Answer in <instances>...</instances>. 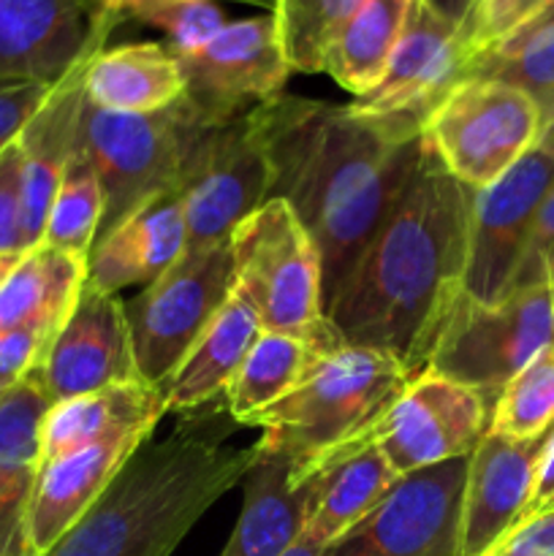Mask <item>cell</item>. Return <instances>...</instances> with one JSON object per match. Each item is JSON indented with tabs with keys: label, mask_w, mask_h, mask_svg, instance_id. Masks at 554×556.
Segmentation results:
<instances>
[{
	"label": "cell",
	"mask_w": 554,
	"mask_h": 556,
	"mask_svg": "<svg viewBox=\"0 0 554 556\" xmlns=\"http://www.w3.org/2000/svg\"><path fill=\"white\" fill-rule=\"evenodd\" d=\"M261 119L272 163L269 199L286 201L318 248L329 315L337 291L416 168L421 123L286 92L261 103Z\"/></svg>",
	"instance_id": "obj_1"
},
{
	"label": "cell",
	"mask_w": 554,
	"mask_h": 556,
	"mask_svg": "<svg viewBox=\"0 0 554 556\" xmlns=\"http://www.w3.org/2000/svg\"><path fill=\"white\" fill-rule=\"evenodd\" d=\"M473 190L427 144L329 307L342 345L373 348L424 372L429 342L467 264Z\"/></svg>",
	"instance_id": "obj_2"
},
{
	"label": "cell",
	"mask_w": 554,
	"mask_h": 556,
	"mask_svg": "<svg viewBox=\"0 0 554 556\" xmlns=\"http://www.w3.org/2000/svg\"><path fill=\"white\" fill-rule=\"evenodd\" d=\"M234 424L228 413L196 410L166 438L144 440L43 556H172L259 456L255 443H234Z\"/></svg>",
	"instance_id": "obj_3"
},
{
	"label": "cell",
	"mask_w": 554,
	"mask_h": 556,
	"mask_svg": "<svg viewBox=\"0 0 554 556\" xmlns=\"http://www.w3.org/2000/svg\"><path fill=\"white\" fill-rule=\"evenodd\" d=\"M413 378L416 375L391 353L342 345L293 394L248 427L264 429L255 440L261 448L291 456L315 472L335 454L373 438Z\"/></svg>",
	"instance_id": "obj_4"
},
{
	"label": "cell",
	"mask_w": 554,
	"mask_h": 556,
	"mask_svg": "<svg viewBox=\"0 0 554 556\" xmlns=\"http://www.w3.org/2000/svg\"><path fill=\"white\" fill-rule=\"evenodd\" d=\"M228 248L234 293L253 309L261 331L297 337L326 353L342 348L326 315L318 248L286 201L269 199L250 212Z\"/></svg>",
	"instance_id": "obj_5"
},
{
	"label": "cell",
	"mask_w": 554,
	"mask_h": 556,
	"mask_svg": "<svg viewBox=\"0 0 554 556\" xmlns=\"http://www.w3.org/2000/svg\"><path fill=\"white\" fill-rule=\"evenodd\" d=\"M210 117L185 96L174 106L152 114L106 112L85 98L79 147L101 179L103 217L98 239L123 226L158 195L177 190L190 144Z\"/></svg>",
	"instance_id": "obj_6"
},
{
	"label": "cell",
	"mask_w": 554,
	"mask_h": 556,
	"mask_svg": "<svg viewBox=\"0 0 554 556\" xmlns=\"http://www.w3.org/2000/svg\"><path fill=\"white\" fill-rule=\"evenodd\" d=\"M549 345H554V291L546 282L516 288L498 304L459 291L435 329L424 372L478 391L492 407L505 383Z\"/></svg>",
	"instance_id": "obj_7"
},
{
	"label": "cell",
	"mask_w": 554,
	"mask_h": 556,
	"mask_svg": "<svg viewBox=\"0 0 554 556\" xmlns=\"http://www.w3.org/2000/svg\"><path fill=\"white\" fill-rule=\"evenodd\" d=\"M543 114L527 92L467 76L424 114L421 139L470 190L498 182L541 139Z\"/></svg>",
	"instance_id": "obj_8"
},
{
	"label": "cell",
	"mask_w": 554,
	"mask_h": 556,
	"mask_svg": "<svg viewBox=\"0 0 554 556\" xmlns=\"http://www.w3.org/2000/svg\"><path fill=\"white\" fill-rule=\"evenodd\" d=\"M188 223V248L228 242L234 228L269 201L272 163L259 106L201 125L177 185Z\"/></svg>",
	"instance_id": "obj_9"
},
{
	"label": "cell",
	"mask_w": 554,
	"mask_h": 556,
	"mask_svg": "<svg viewBox=\"0 0 554 556\" xmlns=\"http://www.w3.org/2000/svg\"><path fill=\"white\" fill-rule=\"evenodd\" d=\"M231 291V248L221 242L215 248L185 250L172 269L141 288L130 302H123L136 367L144 383L163 391Z\"/></svg>",
	"instance_id": "obj_10"
},
{
	"label": "cell",
	"mask_w": 554,
	"mask_h": 556,
	"mask_svg": "<svg viewBox=\"0 0 554 556\" xmlns=\"http://www.w3.org/2000/svg\"><path fill=\"white\" fill-rule=\"evenodd\" d=\"M554 185V155L532 147L498 182L473 190L467 264L462 291L498 304L516 288L538 210Z\"/></svg>",
	"instance_id": "obj_11"
},
{
	"label": "cell",
	"mask_w": 554,
	"mask_h": 556,
	"mask_svg": "<svg viewBox=\"0 0 554 556\" xmlns=\"http://www.w3.org/2000/svg\"><path fill=\"white\" fill-rule=\"evenodd\" d=\"M467 462H443L400 478L389 497L320 556H459Z\"/></svg>",
	"instance_id": "obj_12"
},
{
	"label": "cell",
	"mask_w": 554,
	"mask_h": 556,
	"mask_svg": "<svg viewBox=\"0 0 554 556\" xmlns=\"http://www.w3.org/2000/svg\"><path fill=\"white\" fill-rule=\"evenodd\" d=\"M489 402L478 391L421 372L411 380L383 421L373 443L400 478L476 451L489 429Z\"/></svg>",
	"instance_id": "obj_13"
},
{
	"label": "cell",
	"mask_w": 554,
	"mask_h": 556,
	"mask_svg": "<svg viewBox=\"0 0 554 556\" xmlns=\"http://www.w3.org/2000/svg\"><path fill=\"white\" fill-rule=\"evenodd\" d=\"M117 25L109 0H0V81L58 85Z\"/></svg>",
	"instance_id": "obj_14"
},
{
	"label": "cell",
	"mask_w": 554,
	"mask_h": 556,
	"mask_svg": "<svg viewBox=\"0 0 554 556\" xmlns=\"http://www.w3.org/2000/svg\"><path fill=\"white\" fill-rule=\"evenodd\" d=\"M177 60L185 98L212 117H228L280 96L293 74L272 14L226 22L210 41L179 52Z\"/></svg>",
	"instance_id": "obj_15"
},
{
	"label": "cell",
	"mask_w": 554,
	"mask_h": 556,
	"mask_svg": "<svg viewBox=\"0 0 554 556\" xmlns=\"http://www.w3.org/2000/svg\"><path fill=\"white\" fill-rule=\"evenodd\" d=\"M38 378L52 405L141 380L123 299L81 288L76 307L47 345Z\"/></svg>",
	"instance_id": "obj_16"
},
{
	"label": "cell",
	"mask_w": 554,
	"mask_h": 556,
	"mask_svg": "<svg viewBox=\"0 0 554 556\" xmlns=\"http://www.w3.org/2000/svg\"><path fill=\"white\" fill-rule=\"evenodd\" d=\"M465 65L467 47L459 27L427 0H413L383 79L367 96L353 98L351 109L373 117H413L421 123L424 114L462 79Z\"/></svg>",
	"instance_id": "obj_17"
},
{
	"label": "cell",
	"mask_w": 554,
	"mask_h": 556,
	"mask_svg": "<svg viewBox=\"0 0 554 556\" xmlns=\"http://www.w3.org/2000/svg\"><path fill=\"white\" fill-rule=\"evenodd\" d=\"M554 427L530 440L483 434L467 462L459 556H481L525 516Z\"/></svg>",
	"instance_id": "obj_18"
},
{
	"label": "cell",
	"mask_w": 554,
	"mask_h": 556,
	"mask_svg": "<svg viewBox=\"0 0 554 556\" xmlns=\"http://www.w3.org/2000/svg\"><path fill=\"white\" fill-rule=\"evenodd\" d=\"M253 467L244 476V503L221 556H282L302 538L320 472H307L291 456L264 451L255 443Z\"/></svg>",
	"instance_id": "obj_19"
},
{
	"label": "cell",
	"mask_w": 554,
	"mask_h": 556,
	"mask_svg": "<svg viewBox=\"0 0 554 556\" xmlns=\"http://www.w3.org/2000/svg\"><path fill=\"white\" fill-rule=\"evenodd\" d=\"M144 440L150 438L109 440L43 462L25 508L27 556L47 554L98 503Z\"/></svg>",
	"instance_id": "obj_20"
},
{
	"label": "cell",
	"mask_w": 554,
	"mask_h": 556,
	"mask_svg": "<svg viewBox=\"0 0 554 556\" xmlns=\"http://www.w3.org/2000/svg\"><path fill=\"white\" fill-rule=\"evenodd\" d=\"M188 248V223L179 190L158 195L134 217L98 239L87 258L85 286L98 293H112L130 286H150L172 269Z\"/></svg>",
	"instance_id": "obj_21"
},
{
	"label": "cell",
	"mask_w": 554,
	"mask_h": 556,
	"mask_svg": "<svg viewBox=\"0 0 554 556\" xmlns=\"http://www.w3.org/2000/svg\"><path fill=\"white\" fill-rule=\"evenodd\" d=\"M85 65L87 60L54 85L43 106L16 141L22 150V204H25L27 248H36L43 239L49 206L79 141Z\"/></svg>",
	"instance_id": "obj_22"
},
{
	"label": "cell",
	"mask_w": 554,
	"mask_h": 556,
	"mask_svg": "<svg viewBox=\"0 0 554 556\" xmlns=\"http://www.w3.org/2000/svg\"><path fill=\"white\" fill-rule=\"evenodd\" d=\"M163 416H166L163 391L144 380L54 402L43 421L41 465L109 440L152 438Z\"/></svg>",
	"instance_id": "obj_23"
},
{
	"label": "cell",
	"mask_w": 554,
	"mask_h": 556,
	"mask_svg": "<svg viewBox=\"0 0 554 556\" xmlns=\"http://www.w3.org/2000/svg\"><path fill=\"white\" fill-rule=\"evenodd\" d=\"M49 410L38 369L0 394V548L25 543V508L41 470Z\"/></svg>",
	"instance_id": "obj_24"
},
{
	"label": "cell",
	"mask_w": 554,
	"mask_h": 556,
	"mask_svg": "<svg viewBox=\"0 0 554 556\" xmlns=\"http://www.w3.org/2000/svg\"><path fill=\"white\" fill-rule=\"evenodd\" d=\"M85 277V255L43 242L22 253L0 280V334L38 331L52 342L79 302Z\"/></svg>",
	"instance_id": "obj_25"
},
{
	"label": "cell",
	"mask_w": 554,
	"mask_h": 556,
	"mask_svg": "<svg viewBox=\"0 0 554 556\" xmlns=\"http://www.w3.org/2000/svg\"><path fill=\"white\" fill-rule=\"evenodd\" d=\"M185 96V74L168 43L103 47L85 65V98L117 114H152Z\"/></svg>",
	"instance_id": "obj_26"
},
{
	"label": "cell",
	"mask_w": 554,
	"mask_h": 556,
	"mask_svg": "<svg viewBox=\"0 0 554 556\" xmlns=\"http://www.w3.org/2000/svg\"><path fill=\"white\" fill-rule=\"evenodd\" d=\"M261 324L242 296L231 291L199 340L193 342L177 372L163 386L166 413H196L206 402L223 400L228 383L242 367L250 345L259 340Z\"/></svg>",
	"instance_id": "obj_27"
},
{
	"label": "cell",
	"mask_w": 554,
	"mask_h": 556,
	"mask_svg": "<svg viewBox=\"0 0 554 556\" xmlns=\"http://www.w3.org/2000/svg\"><path fill=\"white\" fill-rule=\"evenodd\" d=\"M320 486L304 535L326 548L337 538L373 514L400 483V476L373 443L362 440L353 448L340 451L318 467Z\"/></svg>",
	"instance_id": "obj_28"
},
{
	"label": "cell",
	"mask_w": 554,
	"mask_h": 556,
	"mask_svg": "<svg viewBox=\"0 0 554 556\" xmlns=\"http://www.w3.org/2000/svg\"><path fill=\"white\" fill-rule=\"evenodd\" d=\"M467 76L503 81L527 92L546 123L554 114V0H541L478 49L467 60L462 79Z\"/></svg>",
	"instance_id": "obj_29"
},
{
	"label": "cell",
	"mask_w": 554,
	"mask_h": 556,
	"mask_svg": "<svg viewBox=\"0 0 554 556\" xmlns=\"http://www.w3.org/2000/svg\"><path fill=\"white\" fill-rule=\"evenodd\" d=\"M411 3L413 0H364L326 47L320 74H329L353 98L375 90L405 30Z\"/></svg>",
	"instance_id": "obj_30"
},
{
	"label": "cell",
	"mask_w": 554,
	"mask_h": 556,
	"mask_svg": "<svg viewBox=\"0 0 554 556\" xmlns=\"http://www.w3.org/2000/svg\"><path fill=\"white\" fill-rule=\"evenodd\" d=\"M326 356L329 353L297 337L261 331L239 372L228 383L223 407L234 421L248 427L255 416L293 394Z\"/></svg>",
	"instance_id": "obj_31"
},
{
	"label": "cell",
	"mask_w": 554,
	"mask_h": 556,
	"mask_svg": "<svg viewBox=\"0 0 554 556\" xmlns=\"http://www.w3.org/2000/svg\"><path fill=\"white\" fill-rule=\"evenodd\" d=\"M103 217V190L90 157L76 141V150L65 166L60 188L49 206L43 244L68 250V253L90 258V250L101 231ZM38 242V244H41Z\"/></svg>",
	"instance_id": "obj_32"
},
{
	"label": "cell",
	"mask_w": 554,
	"mask_h": 556,
	"mask_svg": "<svg viewBox=\"0 0 554 556\" xmlns=\"http://www.w3.org/2000/svg\"><path fill=\"white\" fill-rule=\"evenodd\" d=\"M364 0H275L272 20L291 71L320 74L326 47Z\"/></svg>",
	"instance_id": "obj_33"
},
{
	"label": "cell",
	"mask_w": 554,
	"mask_h": 556,
	"mask_svg": "<svg viewBox=\"0 0 554 556\" xmlns=\"http://www.w3.org/2000/svg\"><path fill=\"white\" fill-rule=\"evenodd\" d=\"M554 427V345L543 348L505 383L489 410L492 434L530 440Z\"/></svg>",
	"instance_id": "obj_34"
},
{
	"label": "cell",
	"mask_w": 554,
	"mask_h": 556,
	"mask_svg": "<svg viewBox=\"0 0 554 556\" xmlns=\"http://www.w3.org/2000/svg\"><path fill=\"white\" fill-rule=\"evenodd\" d=\"M119 22L134 20L166 36L172 52H190L226 25L217 0H109Z\"/></svg>",
	"instance_id": "obj_35"
},
{
	"label": "cell",
	"mask_w": 554,
	"mask_h": 556,
	"mask_svg": "<svg viewBox=\"0 0 554 556\" xmlns=\"http://www.w3.org/2000/svg\"><path fill=\"white\" fill-rule=\"evenodd\" d=\"M27 250L30 248L22 204V150L20 144H11L0 152V258L16 261Z\"/></svg>",
	"instance_id": "obj_36"
},
{
	"label": "cell",
	"mask_w": 554,
	"mask_h": 556,
	"mask_svg": "<svg viewBox=\"0 0 554 556\" xmlns=\"http://www.w3.org/2000/svg\"><path fill=\"white\" fill-rule=\"evenodd\" d=\"M52 90L54 85L38 81H0V152L16 144Z\"/></svg>",
	"instance_id": "obj_37"
},
{
	"label": "cell",
	"mask_w": 554,
	"mask_h": 556,
	"mask_svg": "<svg viewBox=\"0 0 554 556\" xmlns=\"http://www.w3.org/2000/svg\"><path fill=\"white\" fill-rule=\"evenodd\" d=\"M538 282H546L554 291V185L549 188L546 199L538 210L530 248H527L525 264L516 277V288L538 286Z\"/></svg>",
	"instance_id": "obj_38"
},
{
	"label": "cell",
	"mask_w": 554,
	"mask_h": 556,
	"mask_svg": "<svg viewBox=\"0 0 554 556\" xmlns=\"http://www.w3.org/2000/svg\"><path fill=\"white\" fill-rule=\"evenodd\" d=\"M481 556H554V505L516 521Z\"/></svg>",
	"instance_id": "obj_39"
},
{
	"label": "cell",
	"mask_w": 554,
	"mask_h": 556,
	"mask_svg": "<svg viewBox=\"0 0 554 556\" xmlns=\"http://www.w3.org/2000/svg\"><path fill=\"white\" fill-rule=\"evenodd\" d=\"M49 340L38 331H3L0 334V389H11L38 369Z\"/></svg>",
	"instance_id": "obj_40"
},
{
	"label": "cell",
	"mask_w": 554,
	"mask_h": 556,
	"mask_svg": "<svg viewBox=\"0 0 554 556\" xmlns=\"http://www.w3.org/2000/svg\"><path fill=\"white\" fill-rule=\"evenodd\" d=\"M549 505H554V432L552 438H549L546 451H543L541 465H538L536 489H532V500L530 505H527L525 516L538 514V510L549 508ZM525 516H521V519H525Z\"/></svg>",
	"instance_id": "obj_41"
},
{
	"label": "cell",
	"mask_w": 554,
	"mask_h": 556,
	"mask_svg": "<svg viewBox=\"0 0 554 556\" xmlns=\"http://www.w3.org/2000/svg\"><path fill=\"white\" fill-rule=\"evenodd\" d=\"M427 3L432 5L438 14H443L445 20L454 22L459 30H465V22L467 16H470L473 3H476V0H427ZM462 41H465V38H462Z\"/></svg>",
	"instance_id": "obj_42"
},
{
	"label": "cell",
	"mask_w": 554,
	"mask_h": 556,
	"mask_svg": "<svg viewBox=\"0 0 554 556\" xmlns=\"http://www.w3.org/2000/svg\"><path fill=\"white\" fill-rule=\"evenodd\" d=\"M320 552H324V548H320L315 541H310V538L302 532V538H299V541L293 543V546L282 556H320Z\"/></svg>",
	"instance_id": "obj_43"
},
{
	"label": "cell",
	"mask_w": 554,
	"mask_h": 556,
	"mask_svg": "<svg viewBox=\"0 0 554 556\" xmlns=\"http://www.w3.org/2000/svg\"><path fill=\"white\" fill-rule=\"evenodd\" d=\"M536 147H541V150L552 152V155H554V114L546 119V123H543L541 139H538Z\"/></svg>",
	"instance_id": "obj_44"
},
{
	"label": "cell",
	"mask_w": 554,
	"mask_h": 556,
	"mask_svg": "<svg viewBox=\"0 0 554 556\" xmlns=\"http://www.w3.org/2000/svg\"><path fill=\"white\" fill-rule=\"evenodd\" d=\"M538 3H541V0H516V11H514V20H511V25H514V22L519 20V16H525L530 9H536Z\"/></svg>",
	"instance_id": "obj_45"
},
{
	"label": "cell",
	"mask_w": 554,
	"mask_h": 556,
	"mask_svg": "<svg viewBox=\"0 0 554 556\" xmlns=\"http://www.w3.org/2000/svg\"><path fill=\"white\" fill-rule=\"evenodd\" d=\"M217 3H221V0H217ZM231 3H244V5H255V9H264L266 14H269L272 11V3H275V0H231Z\"/></svg>",
	"instance_id": "obj_46"
},
{
	"label": "cell",
	"mask_w": 554,
	"mask_h": 556,
	"mask_svg": "<svg viewBox=\"0 0 554 556\" xmlns=\"http://www.w3.org/2000/svg\"><path fill=\"white\" fill-rule=\"evenodd\" d=\"M0 556H27L25 543H16V546H3L0 548Z\"/></svg>",
	"instance_id": "obj_47"
},
{
	"label": "cell",
	"mask_w": 554,
	"mask_h": 556,
	"mask_svg": "<svg viewBox=\"0 0 554 556\" xmlns=\"http://www.w3.org/2000/svg\"><path fill=\"white\" fill-rule=\"evenodd\" d=\"M11 266H14V261H11V258H0V280H3L5 271H9Z\"/></svg>",
	"instance_id": "obj_48"
},
{
	"label": "cell",
	"mask_w": 554,
	"mask_h": 556,
	"mask_svg": "<svg viewBox=\"0 0 554 556\" xmlns=\"http://www.w3.org/2000/svg\"><path fill=\"white\" fill-rule=\"evenodd\" d=\"M0 394H3V389H0Z\"/></svg>",
	"instance_id": "obj_49"
}]
</instances>
